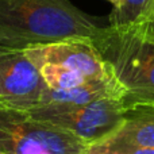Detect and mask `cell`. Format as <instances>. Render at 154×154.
<instances>
[{
    "label": "cell",
    "instance_id": "cell-6",
    "mask_svg": "<svg viewBox=\"0 0 154 154\" xmlns=\"http://www.w3.org/2000/svg\"><path fill=\"white\" fill-rule=\"evenodd\" d=\"M23 51L35 65L50 62L62 65L91 80H115L108 64L91 38H70Z\"/></svg>",
    "mask_w": 154,
    "mask_h": 154
},
{
    "label": "cell",
    "instance_id": "cell-3",
    "mask_svg": "<svg viewBox=\"0 0 154 154\" xmlns=\"http://www.w3.org/2000/svg\"><path fill=\"white\" fill-rule=\"evenodd\" d=\"M89 146L27 111L0 107V154H85Z\"/></svg>",
    "mask_w": 154,
    "mask_h": 154
},
{
    "label": "cell",
    "instance_id": "cell-5",
    "mask_svg": "<svg viewBox=\"0 0 154 154\" xmlns=\"http://www.w3.org/2000/svg\"><path fill=\"white\" fill-rule=\"evenodd\" d=\"M46 87L23 50L0 49V107L31 111L42 103Z\"/></svg>",
    "mask_w": 154,
    "mask_h": 154
},
{
    "label": "cell",
    "instance_id": "cell-10",
    "mask_svg": "<svg viewBox=\"0 0 154 154\" xmlns=\"http://www.w3.org/2000/svg\"><path fill=\"white\" fill-rule=\"evenodd\" d=\"M35 66L39 69L42 80L45 81L49 89L54 91H66L72 88L80 87V85L88 82L91 79H87L80 73L72 69L62 66V65L50 64V62H42Z\"/></svg>",
    "mask_w": 154,
    "mask_h": 154
},
{
    "label": "cell",
    "instance_id": "cell-12",
    "mask_svg": "<svg viewBox=\"0 0 154 154\" xmlns=\"http://www.w3.org/2000/svg\"><path fill=\"white\" fill-rule=\"evenodd\" d=\"M85 154H154V147L150 149H138V150H130V152H103V150H97L89 147Z\"/></svg>",
    "mask_w": 154,
    "mask_h": 154
},
{
    "label": "cell",
    "instance_id": "cell-8",
    "mask_svg": "<svg viewBox=\"0 0 154 154\" xmlns=\"http://www.w3.org/2000/svg\"><path fill=\"white\" fill-rule=\"evenodd\" d=\"M123 89L116 80H89L88 82L66 91L46 89L38 107H77L107 97L122 99Z\"/></svg>",
    "mask_w": 154,
    "mask_h": 154
},
{
    "label": "cell",
    "instance_id": "cell-1",
    "mask_svg": "<svg viewBox=\"0 0 154 154\" xmlns=\"http://www.w3.org/2000/svg\"><path fill=\"white\" fill-rule=\"evenodd\" d=\"M96 19L69 0H0V49L26 50L70 38H93Z\"/></svg>",
    "mask_w": 154,
    "mask_h": 154
},
{
    "label": "cell",
    "instance_id": "cell-7",
    "mask_svg": "<svg viewBox=\"0 0 154 154\" xmlns=\"http://www.w3.org/2000/svg\"><path fill=\"white\" fill-rule=\"evenodd\" d=\"M91 147L103 152H130L154 147V107L126 109L120 127L106 141Z\"/></svg>",
    "mask_w": 154,
    "mask_h": 154
},
{
    "label": "cell",
    "instance_id": "cell-9",
    "mask_svg": "<svg viewBox=\"0 0 154 154\" xmlns=\"http://www.w3.org/2000/svg\"><path fill=\"white\" fill-rule=\"evenodd\" d=\"M154 12V0H122L114 7L108 26L123 30H139Z\"/></svg>",
    "mask_w": 154,
    "mask_h": 154
},
{
    "label": "cell",
    "instance_id": "cell-11",
    "mask_svg": "<svg viewBox=\"0 0 154 154\" xmlns=\"http://www.w3.org/2000/svg\"><path fill=\"white\" fill-rule=\"evenodd\" d=\"M128 30V29H127ZM131 30V29H130ZM135 32H138L139 35H141L142 38H145V39L147 41H154V12L152 15V18L149 19V22H147L145 26H142L139 30H134Z\"/></svg>",
    "mask_w": 154,
    "mask_h": 154
},
{
    "label": "cell",
    "instance_id": "cell-4",
    "mask_svg": "<svg viewBox=\"0 0 154 154\" xmlns=\"http://www.w3.org/2000/svg\"><path fill=\"white\" fill-rule=\"evenodd\" d=\"M35 119L72 134L87 146L111 137L123 123L126 108L120 99L107 97L77 107H37L27 111Z\"/></svg>",
    "mask_w": 154,
    "mask_h": 154
},
{
    "label": "cell",
    "instance_id": "cell-13",
    "mask_svg": "<svg viewBox=\"0 0 154 154\" xmlns=\"http://www.w3.org/2000/svg\"><path fill=\"white\" fill-rule=\"evenodd\" d=\"M108 2H109V3H112V4H114V7H116V5L119 4V3L122 2V0H108Z\"/></svg>",
    "mask_w": 154,
    "mask_h": 154
},
{
    "label": "cell",
    "instance_id": "cell-2",
    "mask_svg": "<svg viewBox=\"0 0 154 154\" xmlns=\"http://www.w3.org/2000/svg\"><path fill=\"white\" fill-rule=\"evenodd\" d=\"M112 77L122 87L126 109L154 107V41L134 30L103 27L93 38Z\"/></svg>",
    "mask_w": 154,
    "mask_h": 154
}]
</instances>
